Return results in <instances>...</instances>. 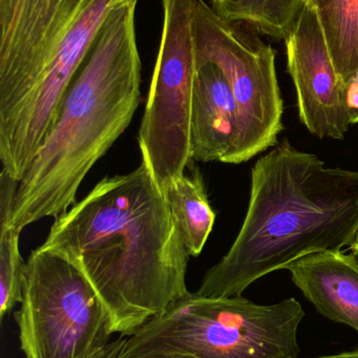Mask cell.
<instances>
[{
  "instance_id": "cell-9",
  "label": "cell",
  "mask_w": 358,
  "mask_h": 358,
  "mask_svg": "<svg viewBox=\"0 0 358 358\" xmlns=\"http://www.w3.org/2000/svg\"><path fill=\"white\" fill-rule=\"evenodd\" d=\"M97 0H0V73L43 66L75 42Z\"/></svg>"
},
{
  "instance_id": "cell-14",
  "label": "cell",
  "mask_w": 358,
  "mask_h": 358,
  "mask_svg": "<svg viewBox=\"0 0 358 358\" xmlns=\"http://www.w3.org/2000/svg\"><path fill=\"white\" fill-rule=\"evenodd\" d=\"M19 181L0 174V319L22 299L25 265L19 250L21 231L13 227L12 214Z\"/></svg>"
},
{
  "instance_id": "cell-3",
  "label": "cell",
  "mask_w": 358,
  "mask_h": 358,
  "mask_svg": "<svg viewBox=\"0 0 358 358\" xmlns=\"http://www.w3.org/2000/svg\"><path fill=\"white\" fill-rule=\"evenodd\" d=\"M137 3L123 0L107 15L52 131L19 181L12 214L19 231L73 206L88 172L130 126L141 98Z\"/></svg>"
},
{
  "instance_id": "cell-7",
  "label": "cell",
  "mask_w": 358,
  "mask_h": 358,
  "mask_svg": "<svg viewBox=\"0 0 358 358\" xmlns=\"http://www.w3.org/2000/svg\"><path fill=\"white\" fill-rule=\"evenodd\" d=\"M197 0H162L163 29L138 143L162 189L191 164V122L195 63L193 13Z\"/></svg>"
},
{
  "instance_id": "cell-5",
  "label": "cell",
  "mask_w": 358,
  "mask_h": 358,
  "mask_svg": "<svg viewBox=\"0 0 358 358\" xmlns=\"http://www.w3.org/2000/svg\"><path fill=\"white\" fill-rule=\"evenodd\" d=\"M193 31L197 66H218L237 105V136L229 164L246 163L279 144L284 129L275 50L252 27L223 18L205 0H197Z\"/></svg>"
},
{
  "instance_id": "cell-12",
  "label": "cell",
  "mask_w": 358,
  "mask_h": 358,
  "mask_svg": "<svg viewBox=\"0 0 358 358\" xmlns=\"http://www.w3.org/2000/svg\"><path fill=\"white\" fill-rule=\"evenodd\" d=\"M189 256L201 254L214 229L216 213L199 169L162 189Z\"/></svg>"
},
{
  "instance_id": "cell-8",
  "label": "cell",
  "mask_w": 358,
  "mask_h": 358,
  "mask_svg": "<svg viewBox=\"0 0 358 358\" xmlns=\"http://www.w3.org/2000/svg\"><path fill=\"white\" fill-rule=\"evenodd\" d=\"M284 40L301 122L317 138L343 140L352 125L346 99L321 23L308 6Z\"/></svg>"
},
{
  "instance_id": "cell-1",
  "label": "cell",
  "mask_w": 358,
  "mask_h": 358,
  "mask_svg": "<svg viewBox=\"0 0 358 358\" xmlns=\"http://www.w3.org/2000/svg\"><path fill=\"white\" fill-rule=\"evenodd\" d=\"M62 257L90 282L111 334L130 336L188 294L189 255L149 167L107 176L55 218L37 248Z\"/></svg>"
},
{
  "instance_id": "cell-15",
  "label": "cell",
  "mask_w": 358,
  "mask_h": 358,
  "mask_svg": "<svg viewBox=\"0 0 358 358\" xmlns=\"http://www.w3.org/2000/svg\"><path fill=\"white\" fill-rule=\"evenodd\" d=\"M304 6L305 0H212L223 18L275 39L287 37Z\"/></svg>"
},
{
  "instance_id": "cell-6",
  "label": "cell",
  "mask_w": 358,
  "mask_h": 358,
  "mask_svg": "<svg viewBox=\"0 0 358 358\" xmlns=\"http://www.w3.org/2000/svg\"><path fill=\"white\" fill-rule=\"evenodd\" d=\"M15 320L25 358H97L113 336L83 273L62 257L38 250L25 265Z\"/></svg>"
},
{
  "instance_id": "cell-13",
  "label": "cell",
  "mask_w": 358,
  "mask_h": 358,
  "mask_svg": "<svg viewBox=\"0 0 358 358\" xmlns=\"http://www.w3.org/2000/svg\"><path fill=\"white\" fill-rule=\"evenodd\" d=\"M305 4L319 18L344 92L358 71V0H305Z\"/></svg>"
},
{
  "instance_id": "cell-10",
  "label": "cell",
  "mask_w": 358,
  "mask_h": 358,
  "mask_svg": "<svg viewBox=\"0 0 358 358\" xmlns=\"http://www.w3.org/2000/svg\"><path fill=\"white\" fill-rule=\"evenodd\" d=\"M284 269L317 313L358 332L357 255L344 250L312 252Z\"/></svg>"
},
{
  "instance_id": "cell-11",
  "label": "cell",
  "mask_w": 358,
  "mask_h": 358,
  "mask_svg": "<svg viewBox=\"0 0 358 358\" xmlns=\"http://www.w3.org/2000/svg\"><path fill=\"white\" fill-rule=\"evenodd\" d=\"M237 105L214 64L198 65L191 103V159L229 164L237 136Z\"/></svg>"
},
{
  "instance_id": "cell-16",
  "label": "cell",
  "mask_w": 358,
  "mask_h": 358,
  "mask_svg": "<svg viewBox=\"0 0 358 358\" xmlns=\"http://www.w3.org/2000/svg\"><path fill=\"white\" fill-rule=\"evenodd\" d=\"M346 98L347 107H348L349 115L352 125L358 123V71L355 73L350 83L344 90Z\"/></svg>"
},
{
  "instance_id": "cell-19",
  "label": "cell",
  "mask_w": 358,
  "mask_h": 358,
  "mask_svg": "<svg viewBox=\"0 0 358 358\" xmlns=\"http://www.w3.org/2000/svg\"><path fill=\"white\" fill-rule=\"evenodd\" d=\"M350 250H352L353 254L357 255V257L358 258V229L357 231V235H355L354 242H353L352 246H351Z\"/></svg>"
},
{
  "instance_id": "cell-17",
  "label": "cell",
  "mask_w": 358,
  "mask_h": 358,
  "mask_svg": "<svg viewBox=\"0 0 358 358\" xmlns=\"http://www.w3.org/2000/svg\"><path fill=\"white\" fill-rule=\"evenodd\" d=\"M128 336H120L116 340L111 341V344L109 345L104 352L99 355L97 358H118L119 357L120 352L123 349L124 345L126 343Z\"/></svg>"
},
{
  "instance_id": "cell-4",
  "label": "cell",
  "mask_w": 358,
  "mask_h": 358,
  "mask_svg": "<svg viewBox=\"0 0 358 358\" xmlns=\"http://www.w3.org/2000/svg\"><path fill=\"white\" fill-rule=\"evenodd\" d=\"M296 299L256 304L188 292L132 336L118 358H298Z\"/></svg>"
},
{
  "instance_id": "cell-2",
  "label": "cell",
  "mask_w": 358,
  "mask_h": 358,
  "mask_svg": "<svg viewBox=\"0 0 358 358\" xmlns=\"http://www.w3.org/2000/svg\"><path fill=\"white\" fill-rule=\"evenodd\" d=\"M358 229V171L330 168L287 138L252 170L243 225L197 294L239 296L306 255L351 248Z\"/></svg>"
},
{
  "instance_id": "cell-18",
  "label": "cell",
  "mask_w": 358,
  "mask_h": 358,
  "mask_svg": "<svg viewBox=\"0 0 358 358\" xmlns=\"http://www.w3.org/2000/svg\"><path fill=\"white\" fill-rule=\"evenodd\" d=\"M315 358H358V350L345 351V352L336 353V355H323Z\"/></svg>"
}]
</instances>
